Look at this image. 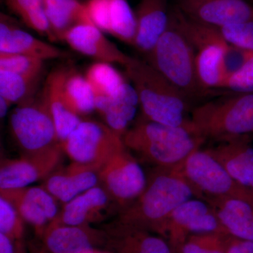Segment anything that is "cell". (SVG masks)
Listing matches in <instances>:
<instances>
[{"label":"cell","instance_id":"d590c367","mask_svg":"<svg viewBox=\"0 0 253 253\" xmlns=\"http://www.w3.org/2000/svg\"><path fill=\"white\" fill-rule=\"evenodd\" d=\"M253 54V51L226 44L224 47L222 59L223 73L225 81L224 84L229 78L244 66Z\"/></svg>","mask_w":253,"mask_h":253},{"label":"cell","instance_id":"e0dca14e","mask_svg":"<svg viewBox=\"0 0 253 253\" xmlns=\"http://www.w3.org/2000/svg\"><path fill=\"white\" fill-rule=\"evenodd\" d=\"M113 204L116 205L104 188L96 186L63 204L52 221L67 225H91L104 221L109 216Z\"/></svg>","mask_w":253,"mask_h":253},{"label":"cell","instance_id":"8fae6325","mask_svg":"<svg viewBox=\"0 0 253 253\" xmlns=\"http://www.w3.org/2000/svg\"><path fill=\"white\" fill-rule=\"evenodd\" d=\"M64 154L61 144L52 149L14 159L1 160L0 189L29 186L42 180L61 166Z\"/></svg>","mask_w":253,"mask_h":253},{"label":"cell","instance_id":"3957f363","mask_svg":"<svg viewBox=\"0 0 253 253\" xmlns=\"http://www.w3.org/2000/svg\"><path fill=\"white\" fill-rule=\"evenodd\" d=\"M123 141L129 151L154 168L178 166L206 142L189 128L161 124L143 117L128 129Z\"/></svg>","mask_w":253,"mask_h":253},{"label":"cell","instance_id":"5b68a950","mask_svg":"<svg viewBox=\"0 0 253 253\" xmlns=\"http://www.w3.org/2000/svg\"><path fill=\"white\" fill-rule=\"evenodd\" d=\"M196 54L170 11L169 26L146 55V61L191 100L208 94L198 81Z\"/></svg>","mask_w":253,"mask_h":253},{"label":"cell","instance_id":"ab89813d","mask_svg":"<svg viewBox=\"0 0 253 253\" xmlns=\"http://www.w3.org/2000/svg\"><path fill=\"white\" fill-rule=\"evenodd\" d=\"M27 244L28 253H51L42 244L39 240H33Z\"/></svg>","mask_w":253,"mask_h":253},{"label":"cell","instance_id":"e575fe53","mask_svg":"<svg viewBox=\"0 0 253 253\" xmlns=\"http://www.w3.org/2000/svg\"><path fill=\"white\" fill-rule=\"evenodd\" d=\"M25 223L14 206L7 200L0 197V234L21 241L25 234Z\"/></svg>","mask_w":253,"mask_h":253},{"label":"cell","instance_id":"ba28073f","mask_svg":"<svg viewBox=\"0 0 253 253\" xmlns=\"http://www.w3.org/2000/svg\"><path fill=\"white\" fill-rule=\"evenodd\" d=\"M61 146L72 162L98 171L126 148L123 136L105 123L87 120H83Z\"/></svg>","mask_w":253,"mask_h":253},{"label":"cell","instance_id":"52a82bcc","mask_svg":"<svg viewBox=\"0 0 253 253\" xmlns=\"http://www.w3.org/2000/svg\"><path fill=\"white\" fill-rule=\"evenodd\" d=\"M10 128L24 154L42 152L60 145L43 93L15 108L10 116Z\"/></svg>","mask_w":253,"mask_h":253},{"label":"cell","instance_id":"4dcf8cb0","mask_svg":"<svg viewBox=\"0 0 253 253\" xmlns=\"http://www.w3.org/2000/svg\"><path fill=\"white\" fill-rule=\"evenodd\" d=\"M39 79L0 70V96L11 104L26 102L34 97Z\"/></svg>","mask_w":253,"mask_h":253},{"label":"cell","instance_id":"ffe728a7","mask_svg":"<svg viewBox=\"0 0 253 253\" xmlns=\"http://www.w3.org/2000/svg\"><path fill=\"white\" fill-rule=\"evenodd\" d=\"M99 171L81 163L59 167L43 181L42 186L57 200L65 204L78 195L99 185Z\"/></svg>","mask_w":253,"mask_h":253},{"label":"cell","instance_id":"f1b7e54d","mask_svg":"<svg viewBox=\"0 0 253 253\" xmlns=\"http://www.w3.org/2000/svg\"><path fill=\"white\" fill-rule=\"evenodd\" d=\"M84 77L96 97L112 96L126 83L123 75L111 63L101 61L89 66Z\"/></svg>","mask_w":253,"mask_h":253},{"label":"cell","instance_id":"6da1fadb","mask_svg":"<svg viewBox=\"0 0 253 253\" xmlns=\"http://www.w3.org/2000/svg\"><path fill=\"white\" fill-rule=\"evenodd\" d=\"M181 163L174 167H154L140 196L120 211L117 219L166 239L168 220L174 210L196 198L194 187L181 171Z\"/></svg>","mask_w":253,"mask_h":253},{"label":"cell","instance_id":"8d00e7d4","mask_svg":"<svg viewBox=\"0 0 253 253\" xmlns=\"http://www.w3.org/2000/svg\"><path fill=\"white\" fill-rule=\"evenodd\" d=\"M223 89L232 93H253V54L244 66L226 81Z\"/></svg>","mask_w":253,"mask_h":253},{"label":"cell","instance_id":"74e56055","mask_svg":"<svg viewBox=\"0 0 253 253\" xmlns=\"http://www.w3.org/2000/svg\"><path fill=\"white\" fill-rule=\"evenodd\" d=\"M226 253H253V241L227 235Z\"/></svg>","mask_w":253,"mask_h":253},{"label":"cell","instance_id":"b9f144b4","mask_svg":"<svg viewBox=\"0 0 253 253\" xmlns=\"http://www.w3.org/2000/svg\"><path fill=\"white\" fill-rule=\"evenodd\" d=\"M90 253H114L111 252V251H108V250H102V249H96Z\"/></svg>","mask_w":253,"mask_h":253},{"label":"cell","instance_id":"4316f807","mask_svg":"<svg viewBox=\"0 0 253 253\" xmlns=\"http://www.w3.org/2000/svg\"><path fill=\"white\" fill-rule=\"evenodd\" d=\"M224 42L209 43L196 49V72L200 86L209 93L211 89H223L224 84L222 59Z\"/></svg>","mask_w":253,"mask_h":253},{"label":"cell","instance_id":"44dd1931","mask_svg":"<svg viewBox=\"0 0 253 253\" xmlns=\"http://www.w3.org/2000/svg\"><path fill=\"white\" fill-rule=\"evenodd\" d=\"M134 13L136 31L132 46L147 55L169 26L167 0H139Z\"/></svg>","mask_w":253,"mask_h":253},{"label":"cell","instance_id":"d4e9b609","mask_svg":"<svg viewBox=\"0 0 253 253\" xmlns=\"http://www.w3.org/2000/svg\"><path fill=\"white\" fill-rule=\"evenodd\" d=\"M229 235L253 241V206L239 200L205 197Z\"/></svg>","mask_w":253,"mask_h":253},{"label":"cell","instance_id":"83f0119b","mask_svg":"<svg viewBox=\"0 0 253 253\" xmlns=\"http://www.w3.org/2000/svg\"><path fill=\"white\" fill-rule=\"evenodd\" d=\"M63 91L70 108L78 116H87L95 109L96 96L84 76L76 71H68Z\"/></svg>","mask_w":253,"mask_h":253},{"label":"cell","instance_id":"8992f818","mask_svg":"<svg viewBox=\"0 0 253 253\" xmlns=\"http://www.w3.org/2000/svg\"><path fill=\"white\" fill-rule=\"evenodd\" d=\"M181 171L194 187L196 198L223 197L253 206V191L236 181L206 149L193 151L181 165Z\"/></svg>","mask_w":253,"mask_h":253},{"label":"cell","instance_id":"4fadbf2b","mask_svg":"<svg viewBox=\"0 0 253 253\" xmlns=\"http://www.w3.org/2000/svg\"><path fill=\"white\" fill-rule=\"evenodd\" d=\"M38 239L51 253H90L106 249L104 229L91 225L72 226L51 221Z\"/></svg>","mask_w":253,"mask_h":253},{"label":"cell","instance_id":"2e32d148","mask_svg":"<svg viewBox=\"0 0 253 253\" xmlns=\"http://www.w3.org/2000/svg\"><path fill=\"white\" fill-rule=\"evenodd\" d=\"M103 229L106 250L114 253H172L164 238L116 219Z\"/></svg>","mask_w":253,"mask_h":253},{"label":"cell","instance_id":"7402d4cb","mask_svg":"<svg viewBox=\"0 0 253 253\" xmlns=\"http://www.w3.org/2000/svg\"><path fill=\"white\" fill-rule=\"evenodd\" d=\"M139 101L132 84L126 83L116 94L96 97L95 109L105 124L123 136L130 128L135 118Z\"/></svg>","mask_w":253,"mask_h":253},{"label":"cell","instance_id":"603a6c76","mask_svg":"<svg viewBox=\"0 0 253 253\" xmlns=\"http://www.w3.org/2000/svg\"><path fill=\"white\" fill-rule=\"evenodd\" d=\"M67 71L59 68L50 73L42 91L54 121L60 144L67 139L83 121L81 116L70 108L65 96L63 84Z\"/></svg>","mask_w":253,"mask_h":253},{"label":"cell","instance_id":"277c9868","mask_svg":"<svg viewBox=\"0 0 253 253\" xmlns=\"http://www.w3.org/2000/svg\"><path fill=\"white\" fill-rule=\"evenodd\" d=\"M193 132L215 143L253 134V93L220 96L193 108Z\"/></svg>","mask_w":253,"mask_h":253},{"label":"cell","instance_id":"5bb4252c","mask_svg":"<svg viewBox=\"0 0 253 253\" xmlns=\"http://www.w3.org/2000/svg\"><path fill=\"white\" fill-rule=\"evenodd\" d=\"M0 197L14 206L24 221L33 226L37 237L60 211L57 200L42 186L0 189Z\"/></svg>","mask_w":253,"mask_h":253},{"label":"cell","instance_id":"9a60e30c","mask_svg":"<svg viewBox=\"0 0 253 253\" xmlns=\"http://www.w3.org/2000/svg\"><path fill=\"white\" fill-rule=\"evenodd\" d=\"M85 5L96 27L133 45L136 31V16L127 0H88Z\"/></svg>","mask_w":253,"mask_h":253},{"label":"cell","instance_id":"d6986e66","mask_svg":"<svg viewBox=\"0 0 253 253\" xmlns=\"http://www.w3.org/2000/svg\"><path fill=\"white\" fill-rule=\"evenodd\" d=\"M208 153L236 181L253 191V144L251 135L217 143Z\"/></svg>","mask_w":253,"mask_h":253},{"label":"cell","instance_id":"f546056e","mask_svg":"<svg viewBox=\"0 0 253 253\" xmlns=\"http://www.w3.org/2000/svg\"><path fill=\"white\" fill-rule=\"evenodd\" d=\"M6 3L28 27L56 41L44 10V0H6Z\"/></svg>","mask_w":253,"mask_h":253},{"label":"cell","instance_id":"484cf974","mask_svg":"<svg viewBox=\"0 0 253 253\" xmlns=\"http://www.w3.org/2000/svg\"><path fill=\"white\" fill-rule=\"evenodd\" d=\"M44 6L56 40L63 41L65 34L78 25L92 23L85 4L78 0H44Z\"/></svg>","mask_w":253,"mask_h":253},{"label":"cell","instance_id":"1f68e13d","mask_svg":"<svg viewBox=\"0 0 253 253\" xmlns=\"http://www.w3.org/2000/svg\"><path fill=\"white\" fill-rule=\"evenodd\" d=\"M44 62L27 55L0 52V70L28 77H41Z\"/></svg>","mask_w":253,"mask_h":253},{"label":"cell","instance_id":"60d3db41","mask_svg":"<svg viewBox=\"0 0 253 253\" xmlns=\"http://www.w3.org/2000/svg\"><path fill=\"white\" fill-rule=\"evenodd\" d=\"M11 105V104L9 101L0 96V116H1V118L6 116Z\"/></svg>","mask_w":253,"mask_h":253},{"label":"cell","instance_id":"7c38bea8","mask_svg":"<svg viewBox=\"0 0 253 253\" xmlns=\"http://www.w3.org/2000/svg\"><path fill=\"white\" fill-rule=\"evenodd\" d=\"M179 11L191 21L222 27L253 20V6L246 0H178Z\"/></svg>","mask_w":253,"mask_h":253},{"label":"cell","instance_id":"cb8c5ba5","mask_svg":"<svg viewBox=\"0 0 253 253\" xmlns=\"http://www.w3.org/2000/svg\"><path fill=\"white\" fill-rule=\"evenodd\" d=\"M0 52L27 55L43 61L66 56L59 48L37 39L17 27L2 14L0 21Z\"/></svg>","mask_w":253,"mask_h":253},{"label":"cell","instance_id":"d6a6232c","mask_svg":"<svg viewBox=\"0 0 253 253\" xmlns=\"http://www.w3.org/2000/svg\"><path fill=\"white\" fill-rule=\"evenodd\" d=\"M221 233L192 234L186 240L179 253H226V237Z\"/></svg>","mask_w":253,"mask_h":253},{"label":"cell","instance_id":"30bf717a","mask_svg":"<svg viewBox=\"0 0 253 253\" xmlns=\"http://www.w3.org/2000/svg\"><path fill=\"white\" fill-rule=\"evenodd\" d=\"M211 232L227 234L212 206L204 200L193 198L176 208L171 214L166 240L172 253H179L189 236Z\"/></svg>","mask_w":253,"mask_h":253},{"label":"cell","instance_id":"9c48e42d","mask_svg":"<svg viewBox=\"0 0 253 253\" xmlns=\"http://www.w3.org/2000/svg\"><path fill=\"white\" fill-rule=\"evenodd\" d=\"M102 186L120 211L135 201L146 187L147 176L137 160L126 148L99 169Z\"/></svg>","mask_w":253,"mask_h":253},{"label":"cell","instance_id":"7bdbcfd3","mask_svg":"<svg viewBox=\"0 0 253 253\" xmlns=\"http://www.w3.org/2000/svg\"><path fill=\"white\" fill-rule=\"evenodd\" d=\"M251 4H252L253 6V0H251Z\"/></svg>","mask_w":253,"mask_h":253},{"label":"cell","instance_id":"7a4b0ae2","mask_svg":"<svg viewBox=\"0 0 253 253\" xmlns=\"http://www.w3.org/2000/svg\"><path fill=\"white\" fill-rule=\"evenodd\" d=\"M126 76L138 95L142 117L173 126L191 129L190 100L147 61L131 57Z\"/></svg>","mask_w":253,"mask_h":253},{"label":"cell","instance_id":"ac0fdd59","mask_svg":"<svg viewBox=\"0 0 253 253\" xmlns=\"http://www.w3.org/2000/svg\"><path fill=\"white\" fill-rule=\"evenodd\" d=\"M63 41L78 52L101 62L126 66L131 59L92 23H82L71 28L65 34Z\"/></svg>","mask_w":253,"mask_h":253},{"label":"cell","instance_id":"f35d334b","mask_svg":"<svg viewBox=\"0 0 253 253\" xmlns=\"http://www.w3.org/2000/svg\"><path fill=\"white\" fill-rule=\"evenodd\" d=\"M0 253H28L27 244L0 234Z\"/></svg>","mask_w":253,"mask_h":253},{"label":"cell","instance_id":"836d02e7","mask_svg":"<svg viewBox=\"0 0 253 253\" xmlns=\"http://www.w3.org/2000/svg\"><path fill=\"white\" fill-rule=\"evenodd\" d=\"M214 28L226 44L253 52V20Z\"/></svg>","mask_w":253,"mask_h":253}]
</instances>
